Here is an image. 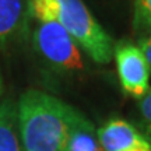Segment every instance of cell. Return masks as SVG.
Returning a JSON list of instances; mask_svg holds the SVG:
<instances>
[{
    "mask_svg": "<svg viewBox=\"0 0 151 151\" xmlns=\"http://www.w3.org/2000/svg\"><path fill=\"white\" fill-rule=\"evenodd\" d=\"M77 109L52 94L27 90L17 101V124L22 151H65Z\"/></svg>",
    "mask_w": 151,
    "mask_h": 151,
    "instance_id": "1",
    "label": "cell"
},
{
    "mask_svg": "<svg viewBox=\"0 0 151 151\" xmlns=\"http://www.w3.org/2000/svg\"><path fill=\"white\" fill-rule=\"evenodd\" d=\"M29 16L37 21H56L81 50L98 65L113 58V41L83 0H29Z\"/></svg>",
    "mask_w": 151,
    "mask_h": 151,
    "instance_id": "2",
    "label": "cell"
},
{
    "mask_svg": "<svg viewBox=\"0 0 151 151\" xmlns=\"http://www.w3.org/2000/svg\"><path fill=\"white\" fill-rule=\"evenodd\" d=\"M28 42L43 69L56 77L71 78L86 69L81 48L59 22L31 20Z\"/></svg>",
    "mask_w": 151,
    "mask_h": 151,
    "instance_id": "3",
    "label": "cell"
},
{
    "mask_svg": "<svg viewBox=\"0 0 151 151\" xmlns=\"http://www.w3.org/2000/svg\"><path fill=\"white\" fill-rule=\"evenodd\" d=\"M119 83L127 95L139 99L150 88L151 70L137 43L122 39L113 43Z\"/></svg>",
    "mask_w": 151,
    "mask_h": 151,
    "instance_id": "4",
    "label": "cell"
},
{
    "mask_svg": "<svg viewBox=\"0 0 151 151\" xmlns=\"http://www.w3.org/2000/svg\"><path fill=\"white\" fill-rule=\"evenodd\" d=\"M29 0H0V50L11 52L28 42Z\"/></svg>",
    "mask_w": 151,
    "mask_h": 151,
    "instance_id": "5",
    "label": "cell"
},
{
    "mask_svg": "<svg viewBox=\"0 0 151 151\" xmlns=\"http://www.w3.org/2000/svg\"><path fill=\"white\" fill-rule=\"evenodd\" d=\"M97 134L102 151H151V141L123 119H109Z\"/></svg>",
    "mask_w": 151,
    "mask_h": 151,
    "instance_id": "6",
    "label": "cell"
},
{
    "mask_svg": "<svg viewBox=\"0 0 151 151\" xmlns=\"http://www.w3.org/2000/svg\"><path fill=\"white\" fill-rule=\"evenodd\" d=\"M65 151H102L94 124L78 111L71 122Z\"/></svg>",
    "mask_w": 151,
    "mask_h": 151,
    "instance_id": "7",
    "label": "cell"
},
{
    "mask_svg": "<svg viewBox=\"0 0 151 151\" xmlns=\"http://www.w3.org/2000/svg\"><path fill=\"white\" fill-rule=\"evenodd\" d=\"M0 151H22L17 124V102L0 99Z\"/></svg>",
    "mask_w": 151,
    "mask_h": 151,
    "instance_id": "8",
    "label": "cell"
},
{
    "mask_svg": "<svg viewBox=\"0 0 151 151\" xmlns=\"http://www.w3.org/2000/svg\"><path fill=\"white\" fill-rule=\"evenodd\" d=\"M133 32L139 38L151 34V0H133Z\"/></svg>",
    "mask_w": 151,
    "mask_h": 151,
    "instance_id": "9",
    "label": "cell"
},
{
    "mask_svg": "<svg viewBox=\"0 0 151 151\" xmlns=\"http://www.w3.org/2000/svg\"><path fill=\"white\" fill-rule=\"evenodd\" d=\"M137 109H139L141 133L151 141V87L143 97L137 99Z\"/></svg>",
    "mask_w": 151,
    "mask_h": 151,
    "instance_id": "10",
    "label": "cell"
},
{
    "mask_svg": "<svg viewBox=\"0 0 151 151\" xmlns=\"http://www.w3.org/2000/svg\"><path fill=\"white\" fill-rule=\"evenodd\" d=\"M139 48L141 49V52L144 55V58H146L147 63L150 66V70H151V34L146 35V37H141L139 38Z\"/></svg>",
    "mask_w": 151,
    "mask_h": 151,
    "instance_id": "11",
    "label": "cell"
},
{
    "mask_svg": "<svg viewBox=\"0 0 151 151\" xmlns=\"http://www.w3.org/2000/svg\"><path fill=\"white\" fill-rule=\"evenodd\" d=\"M4 92V80H3V73H1V67H0V98L3 97Z\"/></svg>",
    "mask_w": 151,
    "mask_h": 151,
    "instance_id": "12",
    "label": "cell"
}]
</instances>
